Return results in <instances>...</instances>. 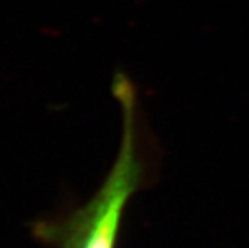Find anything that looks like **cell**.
I'll list each match as a JSON object with an SVG mask.
<instances>
[]
</instances>
